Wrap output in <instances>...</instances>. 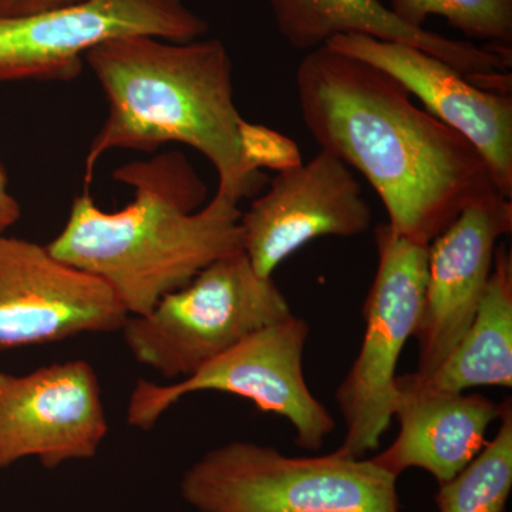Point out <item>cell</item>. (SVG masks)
Masks as SVG:
<instances>
[{"instance_id":"1","label":"cell","mask_w":512,"mask_h":512,"mask_svg":"<svg viewBox=\"0 0 512 512\" xmlns=\"http://www.w3.org/2000/svg\"><path fill=\"white\" fill-rule=\"evenodd\" d=\"M296 93L313 140L366 178L387 224L410 241L430 245L464 208L500 192L476 148L373 64L312 50Z\"/></svg>"},{"instance_id":"6","label":"cell","mask_w":512,"mask_h":512,"mask_svg":"<svg viewBox=\"0 0 512 512\" xmlns=\"http://www.w3.org/2000/svg\"><path fill=\"white\" fill-rule=\"evenodd\" d=\"M377 271L367 293L365 335L359 355L336 390L345 437L336 454L365 458L376 451L393 420L397 363L414 338L423 311L429 245L375 229Z\"/></svg>"},{"instance_id":"11","label":"cell","mask_w":512,"mask_h":512,"mask_svg":"<svg viewBox=\"0 0 512 512\" xmlns=\"http://www.w3.org/2000/svg\"><path fill=\"white\" fill-rule=\"evenodd\" d=\"M127 318L100 279L36 242L0 237V350L120 332Z\"/></svg>"},{"instance_id":"12","label":"cell","mask_w":512,"mask_h":512,"mask_svg":"<svg viewBox=\"0 0 512 512\" xmlns=\"http://www.w3.org/2000/svg\"><path fill=\"white\" fill-rule=\"evenodd\" d=\"M512 232V202L493 192L468 205L433 239L427 254L416 375L436 370L466 332L483 301L498 242Z\"/></svg>"},{"instance_id":"3","label":"cell","mask_w":512,"mask_h":512,"mask_svg":"<svg viewBox=\"0 0 512 512\" xmlns=\"http://www.w3.org/2000/svg\"><path fill=\"white\" fill-rule=\"evenodd\" d=\"M134 200L103 211L89 188L49 245L64 264L100 279L128 316H143L222 256L242 251L239 202L207 185L181 151L114 171Z\"/></svg>"},{"instance_id":"10","label":"cell","mask_w":512,"mask_h":512,"mask_svg":"<svg viewBox=\"0 0 512 512\" xmlns=\"http://www.w3.org/2000/svg\"><path fill=\"white\" fill-rule=\"evenodd\" d=\"M107 434L99 377L86 360L0 372V470L25 458L47 470L92 460Z\"/></svg>"},{"instance_id":"18","label":"cell","mask_w":512,"mask_h":512,"mask_svg":"<svg viewBox=\"0 0 512 512\" xmlns=\"http://www.w3.org/2000/svg\"><path fill=\"white\" fill-rule=\"evenodd\" d=\"M390 9L413 28L439 16L468 39L512 60V0H392Z\"/></svg>"},{"instance_id":"4","label":"cell","mask_w":512,"mask_h":512,"mask_svg":"<svg viewBox=\"0 0 512 512\" xmlns=\"http://www.w3.org/2000/svg\"><path fill=\"white\" fill-rule=\"evenodd\" d=\"M180 493L198 512H400L397 478L372 458L291 457L252 441L208 451Z\"/></svg>"},{"instance_id":"7","label":"cell","mask_w":512,"mask_h":512,"mask_svg":"<svg viewBox=\"0 0 512 512\" xmlns=\"http://www.w3.org/2000/svg\"><path fill=\"white\" fill-rule=\"evenodd\" d=\"M309 333L308 322L291 315L256 330L187 379L173 384L137 380L128 397V426L151 430L188 394L222 392L284 417L292 424L299 447L320 450L335 430V419L306 383L303 353Z\"/></svg>"},{"instance_id":"20","label":"cell","mask_w":512,"mask_h":512,"mask_svg":"<svg viewBox=\"0 0 512 512\" xmlns=\"http://www.w3.org/2000/svg\"><path fill=\"white\" fill-rule=\"evenodd\" d=\"M22 208L15 195L9 191V177L5 167L0 164V237L20 220Z\"/></svg>"},{"instance_id":"17","label":"cell","mask_w":512,"mask_h":512,"mask_svg":"<svg viewBox=\"0 0 512 512\" xmlns=\"http://www.w3.org/2000/svg\"><path fill=\"white\" fill-rule=\"evenodd\" d=\"M500 427L493 440L464 470L439 484V512H505L512 491V407L504 400Z\"/></svg>"},{"instance_id":"16","label":"cell","mask_w":512,"mask_h":512,"mask_svg":"<svg viewBox=\"0 0 512 512\" xmlns=\"http://www.w3.org/2000/svg\"><path fill=\"white\" fill-rule=\"evenodd\" d=\"M404 376L443 392L512 387V258L504 244H498L483 301L456 346L429 375Z\"/></svg>"},{"instance_id":"13","label":"cell","mask_w":512,"mask_h":512,"mask_svg":"<svg viewBox=\"0 0 512 512\" xmlns=\"http://www.w3.org/2000/svg\"><path fill=\"white\" fill-rule=\"evenodd\" d=\"M325 46L373 64L402 83L431 116L476 148L497 190L511 200V93L483 89L450 64L404 43L343 35L333 37Z\"/></svg>"},{"instance_id":"9","label":"cell","mask_w":512,"mask_h":512,"mask_svg":"<svg viewBox=\"0 0 512 512\" xmlns=\"http://www.w3.org/2000/svg\"><path fill=\"white\" fill-rule=\"evenodd\" d=\"M372 220L355 171L320 148L308 163L278 171L265 194L242 212V249L256 274L272 278L282 262L313 239L357 237L369 231Z\"/></svg>"},{"instance_id":"15","label":"cell","mask_w":512,"mask_h":512,"mask_svg":"<svg viewBox=\"0 0 512 512\" xmlns=\"http://www.w3.org/2000/svg\"><path fill=\"white\" fill-rule=\"evenodd\" d=\"M503 407L483 394L443 392L397 376L393 417L399 434L372 461L396 478L420 468L437 484L447 483L483 450Z\"/></svg>"},{"instance_id":"19","label":"cell","mask_w":512,"mask_h":512,"mask_svg":"<svg viewBox=\"0 0 512 512\" xmlns=\"http://www.w3.org/2000/svg\"><path fill=\"white\" fill-rule=\"evenodd\" d=\"M76 2L80 0H0V18H22Z\"/></svg>"},{"instance_id":"8","label":"cell","mask_w":512,"mask_h":512,"mask_svg":"<svg viewBox=\"0 0 512 512\" xmlns=\"http://www.w3.org/2000/svg\"><path fill=\"white\" fill-rule=\"evenodd\" d=\"M207 20L183 0H80L36 15L0 18V83L73 80L84 57L111 40L201 39Z\"/></svg>"},{"instance_id":"2","label":"cell","mask_w":512,"mask_h":512,"mask_svg":"<svg viewBox=\"0 0 512 512\" xmlns=\"http://www.w3.org/2000/svg\"><path fill=\"white\" fill-rule=\"evenodd\" d=\"M84 63L109 101L84 164L86 188L109 151L154 153L170 143L207 158L217 171L218 194L238 202L264 188L262 170L302 163L295 141L239 113L234 64L220 39L126 37L96 47Z\"/></svg>"},{"instance_id":"14","label":"cell","mask_w":512,"mask_h":512,"mask_svg":"<svg viewBox=\"0 0 512 512\" xmlns=\"http://www.w3.org/2000/svg\"><path fill=\"white\" fill-rule=\"evenodd\" d=\"M275 25L295 50L312 52L333 37L363 35L417 47L443 60L477 86L511 93L512 60L487 47L450 39L397 18L382 0H268Z\"/></svg>"},{"instance_id":"5","label":"cell","mask_w":512,"mask_h":512,"mask_svg":"<svg viewBox=\"0 0 512 512\" xmlns=\"http://www.w3.org/2000/svg\"><path fill=\"white\" fill-rule=\"evenodd\" d=\"M293 315L274 279L244 249L222 256L120 332L131 356L165 379H187L256 330Z\"/></svg>"}]
</instances>
